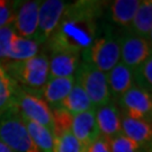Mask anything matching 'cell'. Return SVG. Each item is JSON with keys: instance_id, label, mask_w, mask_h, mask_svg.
Wrapping results in <instances>:
<instances>
[{"instance_id": "obj_1", "label": "cell", "mask_w": 152, "mask_h": 152, "mask_svg": "<svg viewBox=\"0 0 152 152\" xmlns=\"http://www.w3.org/2000/svg\"><path fill=\"white\" fill-rule=\"evenodd\" d=\"M105 1L79 0L69 2L56 29L45 43L51 50H68L81 54L98 35V19L106 8Z\"/></svg>"}, {"instance_id": "obj_2", "label": "cell", "mask_w": 152, "mask_h": 152, "mask_svg": "<svg viewBox=\"0 0 152 152\" xmlns=\"http://www.w3.org/2000/svg\"><path fill=\"white\" fill-rule=\"evenodd\" d=\"M4 69L19 87L39 91L50 78L49 55L41 52L32 59L22 62H6Z\"/></svg>"}, {"instance_id": "obj_3", "label": "cell", "mask_w": 152, "mask_h": 152, "mask_svg": "<svg viewBox=\"0 0 152 152\" xmlns=\"http://www.w3.org/2000/svg\"><path fill=\"white\" fill-rule=\"evenodd\" d=\"M0 141L14 152H41L15 106L0 114Z\"/></svg>"}, {"instance_id": "obj_4", "label": "cell", "mask_w": 152, "mask_h": 152, "mask_svg": "<svg viewBox=\"0 0 152 152\" xmlns=\"http://www.w3.org/2000/svg\"><path fill=\"white\" fill-rule=\"evenodd\" d=\"M82 61H87L99 71L107 73L120 62L118 35L112 29L104 32L103 35L95 38L87 51L82 52Z\"/></svg>"}, {"instance_id": "obj_5", "label": "cell", "mask_w": 152, "mask_h": 152, "mask_svg": "<svg viewBox=\"0 0 152 152\" xmlns=\"http://www.w3.org/2000/svg\"><path fill=\"white\" fill-rule=\"evenodd\" d=\"M75 78L86 91L94 108L103 106L112 100L107 86L106 73L99 71L91 63L81 61Z\"/></svg>"}, {"instance_id": "obj_6", "label": "cell", "mask_w": 152, "mask_h": 152, "mask_svg": "<svg viewBox=\"0 0 152 152\" xmlns=\"http://www.w3.org/2000/svg\"><path fill=\"white\" fill-rule=\"evenodd\" d=\"M36 92L37 91L27 90L18 86L14 106L18 109L23 117L42 125L53 133L52 109L44 102L43 98L36 95Z\"/></svg>"}, {"instance_id": "obj_7", "label": "cell", "mask_w": 152, "mask_h": 152, "mask_svg": "<svg viewBox=\"0 0 152 152\" xmlns=\"http://www.w3.org/2000/svg\"><path fill=\"white\" fill-rule=\"evenodd\" d=\"M69 2L63 0H45L41 1L38 9L37 28L34 41L41 45L45 44L56 29L62 15Z\"/></svg>"}, {"instance_id": "obj_8", "label": "cell", "mask_w": 152, "mask_h": 152, "mask_svg": "<svg viewBox=\"0 0 152 152\" xmlns=\"http://www.w3.org/2000/svg\"><path fill=\"white\" fill-rule=\"evenodd\" d=\"M121 114L130 116L132 118L144 120L151 122L152 99L151 94L141 89L135 85L121 96L116 102Z\"/></svg>"}, {"instance_id": "obj_9", "label": "cell", "mask_w": 152, "mask_h": 152, "mask_svg": "<svg viewBox=\"0 0 152 152\" xmlns=\"http://www.w3.org/2000/svg\"><path fill=\"white\" fill-rule=\"evenodd\" d=\"M121 62L134 69L151 56V42L125 29L118 35Z\"/></svg>"}, {"instance_id": "obj_10", "label": "cell", "mask_w": 152, "mask_h": 152, "mask_svg": "<svg viewBox=\"0 0 152 152\" xmlns=\"http://www.w3.org/2000/svg\"><path fill=\"white\" fill-rule=\"evenodd\" d=\"M39 5L41 1L38 0L18 1L15 20L12 23L18 36L34 39L37 28Z\"/></svg>"}, {"instance_id": "obj_11", "label": "cell", "mask_w": 152, "mask_h": 152, "mask_svg": "<svg viewBox=\"0 0 152 152\" xmlns=\"http://www.w3.org/2000/svg\"><path fill=\"white\" fill-rule=\"evenodd\" d=\"M80 62L79 53L68 50H51L49 58L50 78L75 77Z\"/></svg>"}, {"instance_id": "obj_12", "label": "cell", "mask_w": 152, "mask_h": 152, "mask_svg": "<svg viewBox=\"0 0 152 152\" xmlns=\"http://www.w3.org/2000/svg\"><path fill=\"white\" fill-rule=\"evenodd\" d=\"M96 123L99 134L112 140L121 134V112L115 102L110 100L103 106L95 108Z\"/></svg>"}, {"instance_id": "obj_13", "label": "cell", "mask_w": 152, "mask_h": 152, "mask_svg": "<svg viewBox=\"0 0 152 152\" xmlns=\"http://www.w3.org/2000/svg\"><path fill=\"white\" fill-rule=\"evenodd\" d=\"M71 133L80 142V144L83 148L88 147L100 135L96 123L95 108L77 114L72 117Z\"/></svg>"}, {"instance_id": "obj_14", "label": "cell", "mask_w": 152, "mask_h": 152, "mask_svg": "<svg viewBox=\"0 0 152 152\" xmlns=\"http://www.w3.org/2000/svg\"><path fill=\"white\" fill-rule=\"evenodd\" d=\"M106 79L110 99L116 102L134 85L133 69L126 66L120 61L112 70L106 73Z\"/></svg>"}, {"instance_id": "obj_15", "label": "cell", "mask_w": 152, "mask_h": 152, "mask_svg": "<svg viewBox=\"0 0 152 152\" xmlns=\"http://www.w3.org/2000/svg\"><path fill=\"white\" fill-rule=\"evenodd\" d=\"M121 134L125 135L136 143L150 149L152 141L151 122L132 118L121 114Z\"/></svg>"}, {"instance_id": "obj_16", "label": "cell", "mask_w": 152, "mask_h": 152, "mask_svg": "<svg viewBox=\"0 0 152 152\" xmlns=\"http://www.w3.org/2000/svg\"><path fill=\"white\" fill-rule=\"evenodd\" d=\"M76 82V78H49L48 82L41 89V97L51 109L60 107Z\"/></svg>"}, {"instance_id": "obj_17", "label": "cell", "mask_w": 152, "mask_h": 152, "mask_svg": "<svg viewBox=\"0 0 152 152\" xmlns=\"http://www.w3.org/2000/svg\"><path fill=\"white\" fill-rule=\"evenodd\" d=\"M140 2V0H115L107 2L106 8L110 22L118 27L129 29Z\"/></svg>"}, {"instance_id": "obj_18", "label": "cell", "mask_w": 152, "mask_h": 152, "mask_svg": "<svg viewBox=\"0 0 152 152\" xmlns=\"http://www.w3.org/2000/svg\"><path fill=\"white\" fill-rule=\"evenodd\" d=\"M129 31L151 42L152 37V1L143 0L135 12Z\"/></svg>"}, {"instance_id": "obj_19", "label": "cell", "mask_w": 152, "mask_h": 152, "mask_svg": "<svg viewBox=\"0 0 152 152\" xmlns=\"http://www.w3.org/2000/svg\"><path fill=\"white\" fill-rule=\"evenodd\" d=\"M60 107L65 109L72 116L94 108V106H92L91 102H90L89 97L87 96L86 91L77 82V80L75 82L72 89H71V91L69 92V95L61 103Z\"/></svg>"}, {"instance_id": "obj_20", "label": "cell", "mask_w": 152, "mask_h": 152, "mask_svg": "<svg viewBox=\"0 0 152 152\" xmlns=\"http://www.w3.org/2000/svg\"><path fill=\"white\" fill-rule=\"evenodd\" d=\"M38 53H39V45L33 38L20 37L17 35L12 42L10 52L6 58L5 63L26 61L34 58Z\"/></svg>"}, {"instance_id": "obj_21", "label": "cell", "mask_w": 152, "mask_h": 152, "mask_svg": "<svg viewBox=\"0 0 152 152\" xmlns=\"http://www.w3.org/2000/svg\"><path fill=\"white\" fill-rule=\"evenodd\" d=\"M22 118L28 131V134L31 135L34 144L38 148V150L41 152H53V144H54L53 133L46 127L33 121L27 120L23 116Z\"/></svg>"}, {"instance_id": "obj_22", "label": "cell", "mask_w": 152, "mask_h": 152, "mask_svg": "<svg viewBox=\"0 0 152 152\" xmlns=\"http://www.w3.org/2000/svg\"><path fill=\"white\" fill-rule=\"evenodd\" d=\"M18 85L8 76L0 63V114L14 107Z\"/></svg>"}, {"instance_id": "obj_23", "label": "cell", "mask_w": 152, "mask_h": 152, "mask_svg": "<svg viewBox=\"0 0 152 152\" xmlns=\"http://www.w3.org/2000/svg\"><path fill=\"white\" fill-rule=\"evenodd\" d=\"M134 85L145 91H152V58H148L143 63L133 69Z\"/></svg>"}, {"instance_id": "obj_24", "label": "cell", "mask_w": 152, "mask_h": 152, "mask_svg": "<svg viewBox=\"0 0 152 152\" xmlns=\"http://www.w3.org/2000/svg\"><path fill=\"white\" fill-rule=\"evenodd\" d=\"M83 149L71 131L54 136L53 152H83Z\"/></svg>"}, {"instance_id": "obj_25", "label": "cell", "mask_w": 152, "mask_h": 152, "mask_svg": "<svg viewBox=\"0 0 152 152\" xmlns=\"http://www.w3.org/2000/svg\"><path fill=\"white\" fill-rule=\"evenodd\" d=\"M108 142L110 152H150V149L136 143L123 134L115 136Z\"/></svg>"}, {"instance_id": "obj_26", "label": "cell", "mask_w": 152, "mask_h": 152, "mask_svg": "<svg viewBox=\"0 0 152 152\" xmlns=\"http://www.w3.org/2000/svg\"><path fill=\"white\" fill-rule=\"evenodd\" d=\"M53 116V137L59 134H62L66 131H71L72 115L68 113L62 107H56L52 109Z\"/></svg>"}, {"instance_id": "obj_27", "label": "cell", "mask_w": 152, "mask_h": 152, "mask_svg": "<svg viewBox=\"0 0 152 152\" xmlns=\"http://www.w3.org/2000/svg\"><path fill=\"white\" fill-rule=\"evenodd\" d=\"M17 36L14 24H9L0 28V63L4 64L8 53L10 52L11 45Z\"/></svg>"}, {"instance_id": "obj_28", "label": "cell", "mask_w": 152, "mask_h": 152, "mask_svg": "<svg viewBox=\"0 0 152 152\" xmlns=\"http://www.w3.org/2000/svg\"><path fill=\"white\" fill-rule=\"evenodd\" d=\"M17 5L18 1L0 0V28L14 23Z\"/></svg>"}, {"instance_id": "obj_29", "label": "cell", "mask_w": 152, "mask_h": 152, "mask_svg": "<svg viewBox=\"0 0 152 152\" xmlns=\"http://www.w3.org/2000/svg\"><path fill=\"white\" fill-rule=\"evenodd\" d=\"M83 152H110L108 140L99 135L95 141L83 149Z\"/></svg>"}, {"instance_id": "obj_30", "label": "cell", "mask_w": 152, "mask_h": 152, "mask_svg": "<svg viewBox=\"0 0 152 152\" xmlns=\"http://www.w3.org/2000/svg\"><path fill=\"white\" fill-rule=\"evenodd\" d=\"M0 152H14V151L7 147L4 142L0 141Z\"/></svg>"}]
</instances>
